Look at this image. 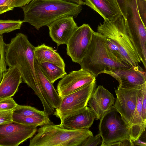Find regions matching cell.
<instances>
[{
  "label": "cell",
  "mask_w": 146,
  "mask_h": 146,
  "mask_svg": "<svg viewBox=\"0 0 146 146\" xmlns=\"http://www.w3.org/2000/svg\"><path fill=\"white\" fill-rule=\"evenodd\" d=\"M115 99L113 95L102 86L99 85L92 92L87 105L100 120L111 108Z\"/></svg>",
  "instance_id": "5bb4252c"
},
{
  "label": "cell",
  "mask_w": 146,
  "mask_h": 146,
  "mask_svg": "<svg viewBox=\"0 0 146 146\" xmlns=\"http://www.w3.org/2000/svg\"><path fill=\"white\" fill-rule=\"evenodd\" d=\"M96 118V115L87 106L83 109L66 117L59 125L68 129H89Z\"/></svg>",
  "instance_id": "9a60e30c"
},
{
  "label": "cell",
  "mask_w": 146,
  "mask_h": 146,
  "mask_svg": "<svg viewBox=\"0 0 146 146\" xmlns=\"http://www.w3.org/2000/svg\"><path fill=\"white\" fill-rule=\"evenodd\" d=\"M37 127L12 122L0 124V146H18L36 132Z\"/></svg>",
  "instance_id": "9c48e42d"
},
{
  "label": "cell",
  "mask_w": 146,
  "mask_h": 146,
  "mask_svg": "<svg viewBox=\"0 0 146 146\" xmlns=\"http://www.w3.org/2000/svg\"><path fill=\"white\" fill-rule=\"evenodd\" d=\"M103 73L116 80L119 83V88H135L146 82V72L139 66L106 71Z\"/></svg>",
  "instance_id": "7c38bea8"
},
{
  "label": "cell",
  "mask_w": 146,
  "mask_h": 146,
  "mask_svg": "<svg viewBox=\"0 0 146 146\" xmlns=\"http://www.w3.org/2000/svg\"><path fill=\"white\" fill-rule=\"evenodd\" d=\"M67 2L74 3L80 5H85L84 0H61Z\"/></svg>",
  "instance_id": "e575fe53"
},
{
  "label": "cell",
  "mask_w": 146,
  "mask_h": 146,
  "mask_svg": "<svg viewBox=\"0 0 146 146\" xmlns=\"http://www.w3.org/2000/svg\"><path fill=\"white\" fill-rule=\"evenodd\" d=\"M9 11L8 0H0V14Z\"/></svg>",
  "instance_id": "d6a6232c"
},
{
  "label": "cell",
  "mask_w": 146,
  "mask_h": 146,
  "mask_svg": "<svg viewBox=\"0 0 146 146\" xmlns=\"http://www.w3.org/2000/svg\"><path fill=\"white\" fill-rule=\"evenodd\" d=\"M145 90L146 82L141 86L137 93L136 108L129 128V137L132 142L138 139L145 130L146 122L142 118V102Z\"/></svg>",
  "instance_id": "ac0fdd59"
},
{
  "label": "cell",
  "mask_w": 146,
  "mask_h": 146,
  "mask_svg": "<svg viewBox=\"0 0 146 146\" xmlns=\"http://www.w3.org/2000/svg\"><path fill=\"white\" fill-rule=\"evenodd\" d=\"M94 32L86 24L78 26L75 30L66 44V54L73 62L80 64L90 44Z\"/></svg>",
  "instance_id": "ba28073f"
},
{
  "label": "cell",
  "mask_w": 146,
  "mask_h": 146,
  "mask_svg": "<svg viewBox=\"0 0 146 146\" xmlns=\"http://www.w3.org/2000/svg\"><path fill=\"white\" fill-rule=\"evenodd\" d=\"M6 44L4 41L3 36L0 35V82L4 74L7 69L5 60Z\"/></svg>",
  "instance_id": "d4e9b609"
},
{
  "label": "cell",
  "mask_w": 146,
  "mask_h": 146,
  "mask_svg": "<svg viewBox=\"0 0 146 146\" xmlns=\"http://www.w3.org/2000/svg\"><path fill=\"white\" fill-rule=\"evenodd\" d=\"M13 114L21 116L50 119L49 115L44 110L40 111L29 106L18 105L13 110Z\"/></svg>",
  "instance_id": "7402d4cb"
},
{
  "label": "cell",
  "mask_w": 146,
  "mask_h": 146,
  "mask_svg": "<svg viewBox=\"0 0 146 146\" xmlns=\"http://www.w3.org/2000/svg\"><path fill=\"white\" fill-rule=\"evenodd\" d=\"M85 5L92 9L104 21L114 20L122 16L116 0H84Z\"/></svg>",
  "instance_id": "2e32d148"
},
{
  "label": "cell",
  "mask_w": 146,
  "mask_h": 146,
  "mask_svg": "<svg viewBox=\"0 0 146 146\" xmlns=\"http://www.w3.org/2000/svg\"><path fill=\"white\" fill-rule=\"evenodd\" d=\"M96 86V80L61 98L60 106L55 109L53 115L59 118L61 123L66 117L84 109L88 106L89 100Z\"/></svg>",
  "instance_id": "52a82bcc"
},
{
  "label": "cell",
  "mask_w": 146,
  "mask_h": 146,
  "mask_svg": "<svg viewBox=\"0 0 146 146\" xmlns=\"http://www.w3.org/2000/svg\"><path fill=\"white\" fill-rule=\"evenodd\" d=\"M30 140L29 146H79L86 138L93 135L89 129H70L52 122L41 126Z\"/></svg>",
  "instance_id": "277c9868"
},
{
  "label": "cell",
  "mask_w": 146,
  "mask_h": 146,
  "mask_svg": "<svg viewBox=\"0 0 146 146\" xmlns=\"http://www.w3.org/2000/svg\"><path fill=\"white\" fill-rule=\"evenodd\" d=\"M102 143L101 137L99 133L95 136H89L83 141L79 146H96L100 145Z\"/></svg>",
  "instance_id": "484cf974"
},
{
  "label": "cell",
  "mask_w": 146,
  "mask_h": 146,
  "mask_svg": "<svg viewBox=\"0 0 146 146\" xmlns=\"http://www.w3.org/2000/svg\"><path fill=\"white\" fill-rule=\"evenodd\" d=\"M106 43L110 51L115 56L127 63L124 60L119 48L112 40L106 38Z\"/></svg>",
  "instance_id": "83f0119b"
},
{
  "label": "cell",
  "mask_w": 146,
  "mask_h": 146,
  "mask_svg": "<svg viewBox=\"0 0 146 146\" xmlns=\"http://www.w3.org/2000/svg\"><path fill=\"white\" fill-rule=\"evenodd\" d=\"M34 52L35 59L39 64L50 63L65 69L63 59L52 47L43 44L35 47Z\"/></svg>",
  "instance_id": "ffe728a7"
},
{
  "label": "cell",
  "mask_w": 146,
  "mask_h": 146,
  "mask_svg": "<svg viewBox=\"0 0 146 146\" xmlns=\"http://www.w3.org/2000/svg\"><path fill=\"white\" fill-rule=\"evenodd\" d=\"M38 64L44 75L52 84L67 74L65 69L52 63L45 62Z\"/></svg>",
  "instance_id": "44dd1931"
},
{
  "label": "cell",
  "mask_w": 146,
  "mask_h": 146,
  "mask_svg": "<svg viewBox=\"0 0 146 146\" xmlns=\"http://www.w3.org/2000/svg\"><path fill=\"white\" fill-rule=\"evenodd\" d=\"M134 146L137 145L140 146H146V143L145 142L141 140L139 138L135 141L133 142Z\"/></svg>",
  "instance_id": "d590c367"
},
{
  "label": "cell",
  "mask_w": 146,
  "mask_h": 146,
  "mask_svg": "<svg viewBox=\"0 0 146 146\" xmlns=\"http://www.w3.org/2000/svg\"><path fill=\"white\" fill-rule=\"evenodd\" d=\"M13 110L0 111V124L8 123L13 121Z\"/></svg>",
  "instance_id": "f546056e"
},
{
  "label": "cell",
  "mask_w": 146,
  "mask_h": 146,
  "mask_svg": "<svg viewBox=\"0 0 146 146\" xmlns=\"http://www.w3.org/2000/svg\"><path fill=\"white\" fill-rule=\"evenodd\" d=\"M35 47L26 35L17 33L6 44L5 60L9 67H15L19 72L22 82L35 90L40 86L35 69Z\"/></svg>",
  "instance_id": "7a4b0ae2"
},
{
  "label": "cell",
  "mask_w": 146,
  "mask_h": 146,
  "mask_svg": "<svg viewBox=\"0 0 146 146\" xmlns=\"http://www.w3.org/2000/svg\"><path fill=\"white\" fill-rule=\"evenodd\" d=\"M142 85L133 88H115L116 98L113 106L129 128L136 108L138 91Z\"/></svg>",
  "instance_id": "30bf717a"
},
{
  "label": "cell",
  "mask_w": 146,
  "mask_h": 146,
  "mask_svg": "<svg viewBox=\"0 0 146 146\" xmlns=\"http://www.w3.org/2000/svg\"><path fill=\"white\" fill-rule=\"evenodd\" d=\"M97 32L112 40L117 46L125 61L132 67L141 62L128 34L127 20L122 15L111 21H104Z\"/></svg>",
  "instance_id": "5b68a950"
},
{
  "label": "cell",
  "mask_w": 146,
  "mask_h": 146,
  "mask_svg": "<svg viewBox=\"0 0 146 146\" xmlns=\"http://www.w3.org/2000/svg\"><path fill=\"white\" fill-rule=\"evenodd\" d=\"M18 104L12 97L0 101V111L12 110Z\"/></svg>",
  "instance_id": "4316f807"
},
{
  "label": "cell",
  "mask_w": 146,
  "mask_h": 146,
  "mask_svg": "<svg viewBox=\"0 0 146 146\" xmlns=\"http://www.w3.org/2000/svg\"><path fill=\"white\" fill-rule=\"evenodd\" d=\"M48 27L50 37L59 46L67 44L78 26L74 17L68 16L55 20Z\"/></svg>",
  "instance_id": "4fadbf2b"
},
{
  "label": "cell",
  "mask_w": 146,
  "mask_h": 146,
  "mask_svg": "<svg viewBox=\"0 0 146 146\" xmlns=\"http://www.w3.org/2000/svg\"><path fill=\"white\" fill-rule=\"evenodd\" d=\"M142 118L143 122H146V90L144 92L142 100Z\"/></svg>",
  "instance_id": "836d02e7"
},
{
  "label": "cell",
  "mask_w": 146,
  "mask_h": 146,
  "mask_svg": "<svg viewBox=\"0 0 146 146\" xmlns=\"http://www.w3.org/2000/svg\"><path fill=\"white\" fill-rule=\"evenodd\" d=\"M136 0L139 15L142 22L146 27V0Z\"/></svg>",
  "instance_id": "f1b7e54d"
},
{
  "label": "cell",
  "mask_w": 146,
  "mask_h": 146,
  "mask_svg": "<svg viewBox=\"0 0 146 146\" xmlns=\"http://www.w3.org/2000/svg\"><path fill=\"white\" fill-rule=\"evenodd\" d=\"M99 133L102 143L101 146L129 138V128L119 113L113 106L100 120Z\"/></svg>",
  "instance_id": "8992f818"
},
{
  "label": "cell",
  "mask_w": 146,
  "mask_h": 146,
  "mask_svg": "<svg viewBox=\"0 0 146 146\" xmlns=\"http://www.w3.org/2000/svg\"><path fill=\"white\" fill-rule=\"evenodd\" d=\"M32 0H8L9 11L16 7H22L29 3Z\"/></svg>",
  "instance_id": "4dcf8cb0"
},
{
  "label": "cell",
  "mask_w": 146,
  "mask_h": 146,
  "mask_svg": "<svg viewBox=\"0 0 146 146\" xmlns=\"http://www.w3.org/2000/svg\"><path fill=\"white\" fill-rule=\"evenodd\" d=\"M21 7L24 22L29 23L38 30L64 17L75 18L82 9L81 5L61 0H32Z\"/></svg>",
  "instance_id": "6da1fadb"
},
{
  "label": "cell",
  "mask_w": 146,
  "mask_h": 146,
  "mask_svg": "<svg viewBox=\"0 0 146 146\" xmlns=\"http://www.w3.org/2000/svg\"><path fill=\"white\" fill-rule=\"evenodd\" d=\"M35 69L37 78L50 104L54 109L58 108L61 101V98L55 89L53 84L49 82L43 73L36 59Z\"/></svg>",
  "instance_id": "d6986e66"
},
{
  "label": "cell",
  "mask_w": 146,
  "mask_h": 146,
  "mask_svg": "<svg viewBox=\"0 0 146 146\" xmlns=\"http://www.w3.org/2000/svg\"><path fill=\"white\" fill-rule=\"evenodd\" d=\"M23 21L0 20V35L20 29Z\"/></svg>",
  "instance_id": "cb8c5ba5"
},
{
  "label": "cell",
  "mask_w": 146,
  "mask_h": 146,
  "mask_svg": "<svg viewBox=\"0 0 146 146\" xmlns=\"http://www.w3.org/2000/svg\"><path fill=\"white\" fill-rule=\"evenodd\" d=\"M22 82L19 71L15 67H9L0 82V101L14 96Z\"/></svg>",
  "instance_id": "e0dca14e"
},
{
  "label": "cell",
  "mask_w": 146,
  "mask_h": 146,
  "mask_svg": "<svg viewBox=\"0 0 146 146\" xmlns=\"http://www.w3.org/2000/svg\"><path fill=\"white\" fill-rule=\"evenodd\" d=\"M81 68L90 72L96 77L106 71L131 67L115 56L106 43V38L94 32L87 52L80 64Z\"/></svg>",
  "instance_id": "3957f363"
},
{
  "label": "cell",
  "mask_w": 146,
  "mask_h": 146,
  "mask_svg": "<svg viewBox=\"0 0 146 146\" xmlns=\"http://www.w3.org/2000/svg\"><path fill=\"white\" fill-rule=\"evenodd\" d=\"M133 146V142L129 138L123 139L119 141L108 144L106 146Z\"/></svg>",
  "instance_id": "1f68e13d"
},
{
  "label": "cell",
  "mask_w": 146,
  "mask_h": 146,
  "mask_svg": "<svg viewBox=\"0 0 146 146\" xmlns=\"http://www.w3.org/2000/svg\"><path fill=\"white\" fill-rule=\"evenodd\" d=\"M96 80V77L92 74L81 68L72 71L63 77L57 84L56 91L62 98Z\"/></svg>",
  "instance_id": "8fae6325"
},
{
  "label": "cell",
  "mask_w": 146,
  "mask_h": 146,
  "mask_svg": "<svg viewBox=\"0 0 146 146\" xmlns=\"http://www.w3.org/2000/svg\"><path fill=\"white\" fill-rule=\"evenodd\" d=\"M13 121L19 123L36 127L41 126L51 122L50 119H42L35 117H23L13 114Z\"/></svg>",
  "instance_id": "603a6c76"
}]
</instances>
